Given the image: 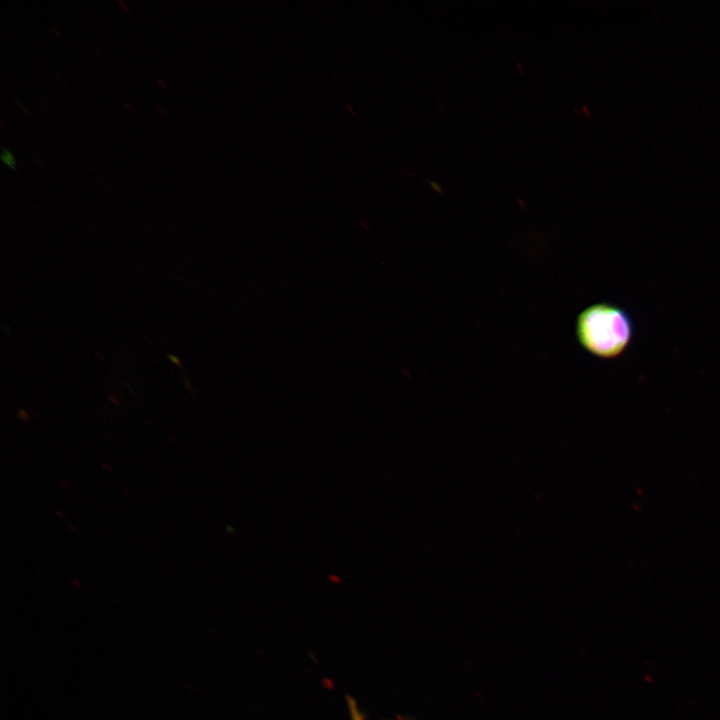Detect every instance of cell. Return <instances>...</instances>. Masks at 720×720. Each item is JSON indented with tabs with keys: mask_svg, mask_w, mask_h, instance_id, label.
I'll return each instance as SVG.
<instances>
[{
	"mask_svg": "<svg viewBox=\"0 0 720 720\" xmlns=\"http://www.w3.org/2000/svg\"><path fill=\"white\" fill-rule=\"evenodd\" d=\"M1 160L8 166H10L13 169H16V162L15 158L12 154V152L8 149L3 147L1 150Z\"/></svg>",
	"mask_w": 720,
	"mask_h": 720,
	"instance_id": "2",
	"label": "cell"
},
{
	"mask_svg": "<svg viewBox=\"0 0 720 720\" xmlns=\"http://www.w3.org/2000/svg\"><path fill=\"white\" fill-rule=\"evenodd\" d=\"M576 337L588 353L603 359L621 355L629 346L634 326L629 314L610 303H596L579 313Z\"/></svg>",
	"mask_w": 720,
	"mask_h": 720,
	"instance_id": "1",
	"label": "cell"
}]
</instances>
